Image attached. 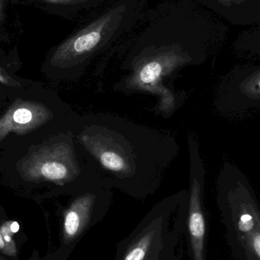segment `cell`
Segmentation results:
<instances>
[{"label":"cell","instance_id":"obj_1","mask_svg":"<svg viewBox=\"0 0 260 260\" xmlns=\"http://www.w3.org/2000/svg\"><path fill=\"white\" fill-rule=\"evenodd\" d=\"M90 166L136 200L154 195L179 152L174 135L111 114L81 115L73 131Z\"/></svg>","mask_w":260,"mask_h":260},{"label":"cell","instance_id":"obj_2","mask_svg":"<svg viewBox=\"0 0 260 260\" xmlns=\"http://www.w3.org/2000/svg\"><path fill=\"white\" fill-rule=\"evenodd\" d=\"M206 57L202 44L177 41L140 46L123 62L126 73L113 85V90L123 94H152L157 99V112L171 116L185 99L184 94L174 89V79L180 70L200 65Z\"/></svg>","mask_w":260,"mask_h":260},{"label":"cell","instance_id":"obj_3","mask_svg":"<svg viewBox=\"0 0 260 260\" xmlns=\"http://www.w3.org/2000/svg\"><path fill=\"white\" fill-rule=\"evenodd\" d=\"M139 0H120L58 44L47 56V66L62 79L77 80L95 56L108 48L133 22Z\"/></svg>","mask_w":260,"mask_h":260},{"label":"cell","instance_id":"obj_4","mask_svg":"<svg viewBox=\"0 0 260 260\" xmlns=\"http://www.w3.org/2000/svg\"><path fill=\"white\" fill-rule=\"evenodd\" d=\"M186 193L162 199L119 241L114 260H178L176 247L186 232Z\"/></svg>","mask_w":260,"mask_h":260},{"label":"cell","instance_id":"obj_5","mask_svg":"<svg viewBox=\"0 0 260 260\" xmlns=\"http://www.w3.org/2000/svg\"><path fill=\"white\" fill-rule=\"evenodd\" d=\"M17 170L24 180L50 183L70 195L101 177L87 162L73 131L55 135L35 147L20 160Z\"/></svg>","mask_w":260,"mask_h":260},{"label":"cell","instance_id":"obj_6","mask_svg":"<svg viewBox=\"0 0 260 260\" xmlns=\"http://www.w3.org/2000/svg\"><path fill=\"white\" fill-rule=\"evenodd\" d=\"M102 177H99L71 195L62 210V246L68 256L90 229L102 221L111 209L114 192Z\"/></svg>","mask_w":260,"mask_h":260},{"label":"cell","instance_id":"obj_7","mask_svg":"<svg viewBox=\"0 0 260 260\" xmlns=\"http://www.w3.org/2000/svg\"><path fill=\"white\" fill-rule=\"evenodd\" d=\"M187 144L189 176L185 232L187 234L190 260H206V219L203 203L206 169L198 139L193 133L188 134Z\"/></svg>","mask_w":260,"mask_h":260},{"label":"cell","instance_id":"obj_8","mask_svg":"<svg viewBox=\"0 0 260 260\" xmlns=\"http://www.w3.org/2000/svg\"><path fill=\"white\" fill-rule=\"evenodd\" d=\"M215 105L223 114L260 108V63L234 67L218 86Z\"/></svg>","mask_w":260,"mask_h":260},{"label":"cell","instance_id":"obj_9","mask_svg":"<svg viewBox=\"0 0 260 260\" xmlns=\"http://www.w3.org/2000/svg\"><path fill=\"white\" fill-rule=\"evenodd\" d=\"M57 119V111L50 105L17 99L0 117V142L9 133L27 134Z\"/></svg>","mask_w":260,"mask_h":260},{"label":"cell","instance_id":"obj_10","mask_svg":"<svg viewBox=\"0 0 260 260\" xmlns=\"http://www.w3.org/2000/svg\"><path fill=\"white\" fill-rule=\"evenodd\" d=\"M232 22L260 24V0H201Z\"/></svg>","mask_w":260,"mask_h":260},{"label":"cell","instance_id":"obj_11","mask_svg":"<svg viewBox=\"0 0 260 260\" xmlns=\"http://www.w3.org/2000/svg\"><path fill=\"white\" fill-rule=\"evenodd\" d=\"M14 5L38 8L48 13L69 18L84 9L98 6L105 0H12Z\"/></svg>","mask_w":260,"mask_h":260},{"label":"cell","instance_id":"obj_12","mask_svg":"<svg viewBox=\"0 0 260 260\" xmlns=\"http://www.w3.org/2000/svg\"><path fill=\"white\" fill-rule=\"evenodd\" d=\"M15 6L12 0H0V38H7L12 34L22 33L18 15L14 14Z\"/></svg>","mask_w":260,"mask_h":260},{"label":"cell","instance_id":"obj_13","mask_svg":"<svg viewBox=\"0 0 260 260\" xmlns=\"http://www.w3.org/2000/svg\"><path fill=\"white\" fill-rule=\"evenodd\" d=\"M18 229H19V225L18 223L15 221H9L4 224L0 230V234L6 243V253L10 256H12V254H15L16 253L12 237L14 233H16L18 232Z\"/></svg>","mask_w":260,"mask_h":260},{"label":"cell","instance_id":"obj_14","mask_svg":"<svg viewBox=\"0 0 260 260\" xmlns=\"http://www.w3.org/2000/svg\"><path fill=\"white\" fill-rule=\"evenodd\" d=\"M250 247L260 259V230L255 231L250 234Z\"/></svg>","mask_w":260,"mask_h":260},{"label":"cell","instance_id":"obj_15","mask_svg":"<svg viewBox=\"0 0 260 260\" xmlns=\"http://www.w3.org/2000/svg\"><path fill=\"white\" fill-rule=\"evenodd\" d=\"M0 249H2V250H6V243H5L4 240H3L1 234H0Z\"/></svg>","mask_w":260,"mask_h":260}]
</instances>
